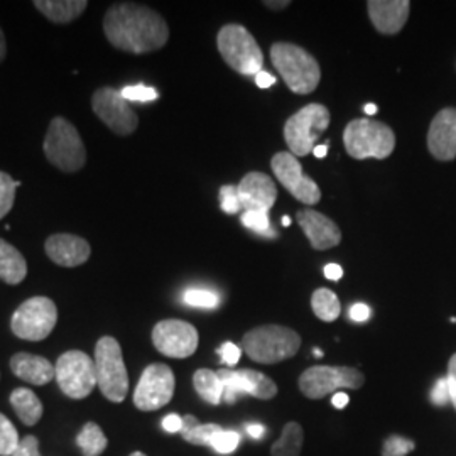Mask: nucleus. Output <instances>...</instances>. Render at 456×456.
<instances>
[{
    "mask_svg": "<svg viewBox=\"0 0 456 456\" xmlns=\"http://www.w3.org/2000/svg\"><path fill=\"white\" fill-rule=\"evenodd\" d=\"M242 225L256 233H271V220L267 212H244Z\"/></svg>",
    "mask_w": 456,
    "mask_h": 456,
    "instance_id": "obj_37",
    "label": "nucleus"
},
{
    "mask_svg": "<svg viewBox=\"0 0 456 456\" xmlns=\"http://www.w3.org/2000/svg\"><path fill=\"white\" fill-rule=\"evenodd\" d=\"M242 210L245 212H267L277 200L276 183L264 173H248L237 186Z\"/></svg>",
    "mask_w": 456,
    "mask_h": 456,
    "instance_id": "obj_18",
    "label": "nucleus"
},
{
    "mask_svg": "<svg viewBox=\"0 0 456 456\" xmlns=\"http://www.w3.org/2000/svg\"><path fill=\"white\" fill-rule=\"evenodd\" d=\"M120 94L127 102H141V103L154 102L156 98L159 97V94L152 86H146V85L126 86L120 90Z\"/></svg>",
    "mask_w": 456,
    "mask_h": 456,
    "instance_id": "obj_36",
    "label": "nucleus"
},
{
    "mask_svg": "<svg viewBox=\"0 0 456 456\" xmlns=\"http://www.w3.org/2000/svg\"><path fill=\"white\" fill-rule=\"evenodd\" d=\"M313 152H314V156H316V158H320V159H322V158H325L326 154H328V144H325V146L314 147V151H313Z\"/></svg>",
    "mask_w": 456,
    "mask_h": 456,
    "instance_id": "obj_51",
    "label": "nucleus"
},
{
    "mask_svg": "<svg viewBox=\"0 0 456 456\" xmlns=\"http://www.w3.org/2000/svg\"><path fill=\"white\" fill-rule=\"evenodd\" d=\"M216 374L224 384V401L228 404H233L240 394H248L262 401H269L277 395L276 382L257 370L220 369Z\"/></svg>",
    "mask_w": 456,
    "mask_h": 456,
    "instance_id": "obj_16",
    "label": "nucleus"
},
{
    "mask_svg": "<svg viewBox=\"0 0 456 456\" xmlns=\"http://www.w3.org/2000/svg\"><path fill=\"white\" fill-rule=\"evenodd\" d=\"M291 2H288V0H282V2H264V5H267V7H271V9H284V7H288Z\"/></svg>",
    "mask_w": 456,
    "mask_h": 456,
    "instance_id": "obj_50",
    "label": "nucleus"
},
{
    "mask_svg": "<svg viewBox=\"0 0 456 456\" xmlns=\"http://www.w3.org/2000/svg\"><path fill=\"white\" fill-rule=\"evenodd\" d=\"M299 227L303 228L313 248L326 250L342 242V232L338 225L326 215L314 210H301L296 215Z\"/></svg>",
    "mask_w": 456,
    "mask_h": 456,
    "instance_id": "obj_20",
    "label": "nucleus"
},
{
    "mask_svg": "<svg viewBox=\"0 0 456 456\" xmlns=\"http://www.w3.org/2000/svg\"><path fill=\"white\" fill-rule=\"evenodd\" d=\"M131 456H147V455H144V453H141V452H135V453H132Z\"/></svg>",
    "mask_w": 456,
    "mask_h": 456,
    "instance_id": "obj_54",
    "label": "nucleus"
},
{
    "mask_svg": "<svg viewBox=\"0 0 456 456\" xmlns=\"http://www.w3.org/2000/svg\"><path fill=\"white\" fill-rule=\"evenodd\" d=\"M330 126V110L322 103H310L291 115L284 126V139L296 158L314 151L316 141Z\"/></svg>",
    "mask_w": 456,
    "mask_h": 456,
    "instance_id": "obj_8",
    "label": "nucleus"
},
{
    "mask_svg": "<svg viewBox=\"0 0 456 456\" xmlns=\"http://www.w3.org/2000/svg\"><path fill=\"white\" fill-rule=\"evenodd\" d=\"M305 433L299 423H288L282 428L281 438L273 444L271 456H299L303 450Z\"/></svg>",
    "mask_w": 456,
    "mask_h": 456,
    "instance_id": "obj_27",
    "label": "nucleus"
},
{
    "mask_svg": "<svg viewBox=\"0 0 456 456\" xmlns=\"http://www.w3.org/2000/svg\"><path fill=\"white\" fill-rule=\"evenodd\" d=\"M19 441L16 426L0 412V456H12Z\"/></svg>",
    "mask_w": 456,
    "mask_h": 456,
    "instance_id": "obj_32",
    "label": "nucleus"
},
{
    "mask_svg": "<svg viewBox=\"0 0 456 456\" xmlns=\"http://www.w3.org/2000/svg\"><path fill=\"white\" fill-rule=\"evenodd\" d=\"M28 276V262L14 245L0 239V279L11 286L20 284Z\"/></svg>",
    "mask_w": 456,
    "mask_h": 456,
    "instance_id": "obj_24",
    "label": "nucleus"
},
{
    "mask_svg": "<svg viewBox=\"0 0 456 456\" xmlns=\"http://www.w3.org/2000/svg\"><path fill=\"white\" fill-rule=\"evenodd\" d=\"M343 142L354 159H387L395 149V134L384 122L355 118L345 127Z\"/></svg>",
    "mask_w": 456,
    "mask_h": 456,
    "instance_id": "obj_4",
    "label": "nucleus"
},
{
    "mask_svg": "<svg viewBox=\"0 0 456 456\" xmlns=\"http://www.w3.org/2000/svg\"><path fill=\"white\" fill-rule=\"evenodd\" d=\"M365 382V375L354 367L314 365L299 377V389L308 399H323L342 389L357 391Z\"/></svg>",
    "mask_w": 456,
    "mask_h": 456,
    "instance_id": "obj_10",
    "label": "nucleus"
},
{
    "mask_svg": "<svg viewBox=\"0 0 456 456\" xmlns=\"http://www.w3.org/2000/svg\"><path fill=\"white\" fill-rule=\"evenodd\" d=\"M363 110H365V114L367 115H375L377 114V105H374V103H367V105L363 107Z\"/></svg>",
    "mask_w": 456,
    "mask_h": 456,
    "instance_id": "obj_52",
    "label": "nucleus"
},
{
    "mask_svg": "<svg viewBox=\"0 0 456 456\" xmlns=\"http://www.w3.org/2000/svg\"><path fill=\"white\" fill-rule=\"evenodd\" d=\"M264 426H261V424H248L247 426V433L252 436V438H256V440H259V438H262L264 436Z\"/></svg>",
    "mask_w": 456,
    "mask_h": 456,
    "instance_id": "obj_48",
    "label": "nucleus"
},
{
    "mask_svg": "<svg viewBox=\"0 0 456 456\" xmlns=\"http://www.w3.org/2000/svg\"><path fill=\"white\" fill-rule=\"evenodd\" d=\"M163 428L167 433H180L183 428V418L178 414H169L163 419Z\"/></svg>",
    "mask_w": 456,
    "mask_h": 456,
    "instance_id": "obj_44",
    "label": "nucleus"
},
{
    "mask_svg": "<svg viewBox=\"0 0 456 456\" xmlns=\"http://www.w3.org/2000/svg\"><path fill=\"white\" fill-rule=\"evenodd\" d=\"M369 16L375 29L382 34H397L408 22L411 2L408 0H370Z\"/></svg>",
    "mask_w": 456,
    "mask_h": 456,
    "instance_id": "obj_21",
    "label": "nucleus"
},
{
    "mask_svg": "<svg viewBox=\"0 0 456 456\" xmlns=\"http://www.w3.org/2000/svg\"><path fill=\"white\" fill-rule=\"evenodd\" d=\"M54 370L60 389L69 399H85L97 387L95 362L80 350L63 354L56 362Z\"/></svg>",
    "mask_w": 456,
    "mask_h": 456,
    "instance_id": "obj_11",
    "label": "nucleus"
},
{
    "mask_svg": "<svg viewBox=\"0 0 456 456\" xmlns=\"http://www.w3.org/2000/svg\"><path fill=\"white\" fill-rule=\"evenodd\" d=\"M273 173L276 175L277 181L291 193V195L305 203V205H316L322 200V190L314 181L303 173V166L299 159L291 152H277L271 161Z\"/></svg>",
    "mask_w": 456,
    "mask_h": 456,
    "instance_id": "obj_14",
    "label": "nucleus"
},
{
    "mask_svg": "<svg viewBox=\"0 0 456 456\" xmlns=\"http://www.w3.org/2000/svg\"><path fill=\"white\" fill-rule=\"evenodd\" d=\"M183 301L193 308L213 310L218 306L220 297H218V294L208 291V289H188L183 296Z\"/></svg>",
    "mask_w": 456,
    "mask_h": 456,
    "instance_id": "obj_33",
    "label": "nucleus"
},
{
    "mask_svg": "<svg viewBox=\"0 0 456 456\" xmlns=\"http://www.w3.org/2000/svg\"><path fill=\"white\" fill-rule=\"evenodd\" d=\"M103 33L110 45L132 54H144L163 48L169 28L163 17L146 5L114 4L103 17Z\"/></svg>",
    "mask_w": 456,
    "mask_h": 456,
    "instance_id": "obj_1",
    "label": "nucleus"
},
{
    "mask_svg": "<svg viewBox=\"0 0 456 456\" xmlns=\"http://www.w3.org/2000/svg\"><path fill=\"white\" fill-rule=\"evenodd\" d=\"M414 450V441L403 436H391L384 443L382 456H406Z\"/></svg>",
    "mask_w": 456,
    "mask_h": 456,
    "instance_id": "obj_38",
    "label": "nucleus"
},
{
    "mask_svg": "<svg viewBox=\"0 0 456 456\" xmlns=\"http://www.w3.org/2000/svg\"><path fill=\"white\" fill-rule=\"evenodd\" d=\"M242 346L245 354L254 362L274 365L297 354L301 337L288 326H257L245 333Z\"/></svg>",
    "mask_w": 456,
    "mask_h": 456,
    "instance_id": "obj_3",
    "label": "nucleus"
},
{
    "mask_svg": "<svg viewBox=\"0 0 456 456\" xmlns=\"http://www.w3.org/2000/svg\"><path fill=\"white\" fill-rule=\"evenodd\" d=\"M311 308L314 311V314L326 323L335 322L342 313V305H340L338 296L326 288H320L313 293Z\"/></svg>",
    "mask_w": 456,
    "mask_h": 456,
    "instance_id": "obj_28",
    "label": "nucleus"
},
{
    "mask_svg": "<svg viewBox=\"0 0 456 456\" xmlns=\"http://www.w3.org/2000/svg\"><path fill=\"white\" fill-rule=\"evenodd\" d=\"M220 431L222 428L218 424H201L195 416L188 414L183 418V428L180 433L183 440L191 444H210L213 436Z\"/></svg>",
    "mask_w": 456,
    "mask_h": 456,
    "instance_id": "obj_29",
    "label": "nucleus"
},
{
    "mask_svg": "<svg viewBox=\"0 0 456 456\" xmlns=\"http://www.w3.org/2000/svg\"><path fill=\"white\" fill-rule=\"evenodd\" d=\"M92 109L98 118L117 135H131L139 126V117L129 102L112 86L98 88L92 97Z\"/></svg>",
    "mask_w": 456,
    "mask_h": 456,
    "instance_id": "obj_12",
    "label": "nucleus"
},
{
    "mask_svg": "<svg viewBox=\"0 0 456 456\" xmlns=\"http://www.w3.org/2000/svg\"><path fill=\"white\" fill-rule=\"evenodd\" d=\"M45 250L51 261L61 267H78L90 259L92 247L90 244L71 233H54L48 237Z\"/></svg>",
    "mask_w": 456,
    "mask_h": 456,
    "instance_id": "obj_19",
    "label": "nucleus"
},
{
    "mask_svg": "<svg viewBox=\"0 0 456 456\" xmlns=\"http://www.w3.org/2000/svg\"><path fill=\"white\" fill-rule=\"evenodd\" d=\"M446 380H448V387H450V399H452V403H453L456 409V354L448 363Z\"/></svg>",
    "mask_w": 456,
    "mask_h": 456,
    "instance_id": "obj_42",
    "label": "nucleus"
},
{
    "mask_svg": "<svg viewBox=\"0 0 456 456\" xmlns=\"http://www.w3.org/2000/svg\"><path fill=\"white\" fill-rule=\"evenodd\" d=\"M176 379L164 363H151L141 375L134 392V404L141 411H158L169 404L175 395Z\"/></svg>",
    "mask_w": 456,
    "mask_h": 456,
    "instance_id": "obj_13",
    "label": "nucleus"
},
{
    "mask_svg": "<svg viewBox=\"0 0 456 456\" xmlns=\"http://www.w3.org/2000/svg\"><path fill=\"white\" fill-rule=\"evenodd\" d=\"M45 154L63 173H77L86 163V149L77 127L63 117H54L45 137Z\"/></svg>",
    "mask_w": 456,
    "mask_h": 456,
    "instance_id": "obj_5",
    "label": "nucleus"
},
{
    "mask_svg": "<svg viewBox=\"0 0 456 456\" xmlns=\"http://www.w3.org/2000/svg\"><path fill=\"white\" fill-rule=\"evenodd\" d=\"M220 352V357H222V362L224 363H227L230 367H233V365H237L239 363V360H240V348L235 345V343L227 342L222 345V348L218 350Z\"/></svg>",
    "mask_w": 456,
    "mask_h": 456,
    "instance_id": "obj_41",
    "label": "nucleus"
},
{
    "mask_svg": "<svg viewBox=\"0 0 456 456\" xmlns=\"http://www.w3.org/2000/svg\"><path fill=\"white\" fill-rule=\"evenodd\" d=\"M56 322L58 310L54 301L46 296H34L17 308L11 320V328L20 340L41 342L51 335Z\"/></svg>",
    "mask_w": 456,
    "mask_h": 456,
    "instance_id": "obj_9",
    "label": "nucleus"
},
{
    "mask_svg": "<svg viewBox=\"0 0 456 456\" xmlns=\"http://www.w3.org/2000/svg\"><path fill=\"white\" fill-rule=\"evenodd\" d=\"M34 7L56 24H69L82 16L88 7L86 0H36Z\"/></svg>",
    "mask_w": 456,
    "mask_h": 456,
    "instance_id": "obj_23",
    "label": "nucleus"
},
{
    "mask_svg": "<svg viewBox=\"0 0 456 456\" xmlns=\"http://www.w3.org/2000/svg\"><path fill=\"white\" fill-rule=\"evenodd\" d=\"M282 225H284V227H289V225H291V218H289V216H284V218H282Z\"/></svg>",
    "mask_w": 456,
    "mask_h": 456,
    "instance_id": "obj_53",
    "label": "nucleus"
},
{
    "mask_svg": "<svg viewBox=\"0 0 456 456\" xmlns=\"http://www.w3.org/2000/svg\"><path fill=\"white\" fill-rule=\"evenodd\" d=\"M193 384H195L198 395L210 403L213 406L220 404L224 399V384L220 380V377L216 372H213L210 369H200L193 375Z\"/></svg>",
    "mask_w": 456,
    "mask_h": 456,
    "instance_id": "obj_26",
    "label": "nucleus"
},
{
    "mask_svg": "<svg viewBox=\"0 0 456 456\" xmlns=\"http://www.w3.org/2000/svg\"><path fill=\"white\" fill-rule=\"evenodd\" d=\"M431 399H433V404L436 406H444L448 404L452 399H450V387H448V380L446 379H440L435 386V389L431 392Z\"/></svg>",
    "mask_w": 456,
    "mask_h": 456,
    "instance_id": "obj_40",
    "label": "nucleus"
},
{
    "mask_svg": "<svg viewBox=\"0 0 456 456\" xmlns=\"http://www.w3.org/2000/svg\"><path fill=\"white\" fill-rule=\"evenodd\" d=\"M11 369L20 380L33 386H46L56 377L53 363L45 357L20 352L11 359Z\"/></svg>",
    "mask_w": 456,
    "mask_h": 456,
    "instance_id": "obj_22",
    "label": "nucleus"
},
{
    "mask_svg": "<svg viewBox=\"0 0 456 456\" xmlns=\"http://www.w3.org/2000/svg\"><path fill=\"white\" fill-rule=\"evenodd\" d=\"M5 56H7V43H5L4 31H2V28H0V63L5 60Z\"/></svg>",
    "mask_w": 456,
    "mask_h": 456,
    "instance_id": "obj_49",
    "label": "nucleus"
},
{
    "mask_svg": "<svg viewBox=\"0 0 456 456\" xmlns=\"http://www.w3.org/2000/svg\"><path fill=\"white\" fill-rule=\"evenodd\" d=\"M195 326L181 320H164L152 330V343L159 354L169 359H188L198 348Z\"/></svg>",
    "mask_w": 456,
    "mask_h": 456,
    "instance_id": "obj_15",
    "label": "nucleus"
},
{
    "mask_svg": "<svg viewBox=\"0 0 456 456\" xmlns=\"http://www.w3.org/2000/svg\"><path fill=\"white\" fill-rule=\"evenodd\" d=\"M428 149L438 161L456 158V109H443L435 115L428 132Z\"/></svg>",
    "mask_w": 456,
    "mask_h": 456,
    "instance_id": "obj_17",
    "label": "nucleus"
},
{
    "mask_svg": "<svg viewBox=\"0 0 456 456\" xmlns=\"http://www.w3.org/2000/svg\"><path fill=\"white\" fill-rule=\"evenodd\" d=\"M239 441H240L239 433H235V431H224L222 429L220 433H216L213 436L212 441H210V446H212L215 452H218L222 455H228V453L237 450Z\"/></svg>",
    "mask_w": 456,
    "mask_h": 456,
    "instance_id": "obj_34",
    "label": "nucleus"
},
{
    "mask_svg": "<svg viewBox=\"0 0 456 456\" xmlns=\"http://www.w3.org/2000/svg\"><path fill=\"white\" fill-rule=\"evenodd\" d=\"M256 83H257L259 88H269V86H273L276 83V78L271 73H267V71H261V73L256 75Z\"/></svg>",
    "mask_w": 456,
    "mask_h": 456,
    "instance_id": "obj_46",
    "label": "nucleus"
},
{
    "mask_svg": "<svg viewBox=\"0 0 456 456\" xmlns=\"http://www.w3.org/2000/svg\"><path fill=\"white\" fill-rule=\"evenodd\" d=\"M77 443L83 452V456H100L107 450V444H109L107 436L95 423H86L83 426Z\"/></svg>",
    "mask_w": 456,
    "mask_h": 456,
    "instance_id": "obj_30",
    "label": "nucleus"
},
{
    "mask_svg": "<svg viewBox=\"0 0 456 456\" xmlns=\"http://www.w3.org/2000/svg\"><path fill=\"white\" fill-rule=\"evenodd\" d=\"M325 276L330 281H340L343 277V269L338 264H328L325 267Z\"/></svg>",
    "mask_w": 456,
    "mask_h": 456,
    "instance_id": "obj_45",
    "label": "nucleus"
},
{
    "mask_svg": "<svg viewBox=\"0 0 456 456\" xmlns=\"http://www.w3.org/2000/svg\"><path fill=\"white\" fill-rule=\"evenodd\" d=\"M11 404L26 426H34L43 418V403L31 389L19 387L11 394Z\"/></svg>",
    "mask_w": 456,
    "mask_h": 456,
    "instance_id": "obj_25",
    "label": "nucleus"
},
{
    "mask_svg": "<svg viewBox=\"0 0 456 456\" xmlns=\"http://www.w3.org/2000/svg\"><path fill=\"white\" fill-rule=\"evenodd\" d=\"M220 205L222 210L227 215H235V213L242 210V203H240V196L239 190L233 184H225L220 188Z\"/></svg>",
    "mask_w": 456,
    "mask_h": 456,
    "instance_id": "obj_35",
    "label": "nucleus"
},
{
    "mask_svg": "<svg viewBox=\"0 0 456 456\" xmlns=\"http://www.w3.org/2000/svg\"><path fill=\"white\" fill-rule=\"evenodd\" d=\"M271 60L294 94L308 95L320 85L322 69L306 49L293 43H276L271 48Z\"/></svg>",
    "mask_w": 456,
    "mask_h": 456,
    "instance_id": "obj_2",
    "label": "nucleus"
},
{
    "mask_svg": "<svg viewBox=\"0 0 456 456\" xmlns=\"http://www.w3.org/2000/svg\"><path fill=\"white\" fill-rule=\"evenodd\" d=\"M12 456H41L39 455V443H37V438L33 436V435L22 438V440L19 441L16 452L12 453Z\"/></svg>",
    "mask_w": 456,
    "mask_h": 456,
    "instance_id": "obj_39",
    "label": "nucleus"
},
{
    "mask_svg": "<svg viewBox=\"0 0 456 456\" xmlns=\"http://www.w3.org/2000/svg\"><path fill=\"white\" fill-rule=\"evenodd\" d=\"M97 387L112 401L122 403L129 392V374L122 357V348L114 337H102L95 348Z\"/></svg>",
    "mask_w": 456,
    "mask_h": 456,
    "instance_id": "obj_7",
    "label": "nucleus"
},
{
    "mask_svg": "<svg viewBox=\"0 0 456 456\" xmlns=\"http://www.w3.org/2000/svg\"><path fill=\"white\" fill-rule=\"evenodd\" d=\"M17 186H20V181H14L11 175L0 171V220L14 207Z\"/></svg>",
    "mask_w": 456,
    "mask_h": 456,
    "instance_id": "obj_31",
    "label": "nucleus"
},
{
    "mask_svg": "<svg viewBox=\"0 0 456 456\" xmlns=\"http://www.w3.org/2000/svg\"><path fill=\"white\" fill-rule=\"evenodd\" d=\"M331 403H333V406H335V408L343 409L346 404H348V395H346L345 392H337V394L333 395Z\"/></svg>",
    "mask_w": 456,
    "mask_h": 456,
    "instance_id": "obj_47",
    "label": "nucleus"
},
{
    "mask_svg": "<svg viewBox=\"0 0 456 456\" xmlns=\"http://www.w3.org/2000/svg\"><path fill=\"white\" fill-rule=\"evenodd\" d=\"M216 46L232 69L240 75H257L264 65V54L254 36L240 24H227L216 36Z\"/></svg>",
    "mask_w": 456,
    "mask_h": 456,
    "instance_id": "obj_6",
    "label": "nucleus"
},
{
    "mask_svg": "<svg viewBox=\"0 0 456 456\" xmlns=\"http://www.w3.org/2000/svg\"><path fill=\"white\" fill-rule=\"evenodd\" d=\"M350 318L354 322H357V323L367 322L370 318V308L367 305H363V303H357V305H354L350 308Z\"/></svg>",
    "mask_w": 456,
    "mask_h": 456,
    "instance_id": "obj_43",
    "label": "nucleus"
}]
</instances>
